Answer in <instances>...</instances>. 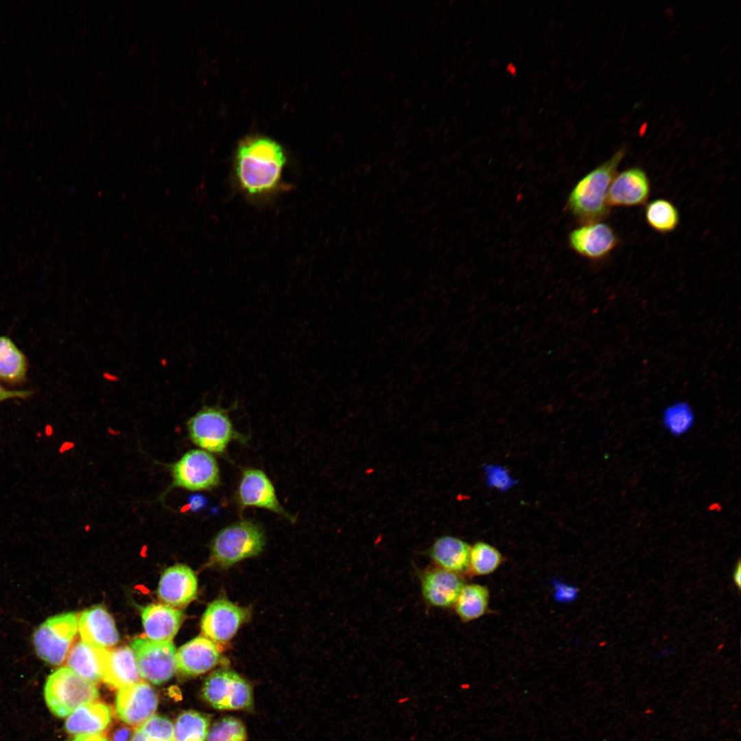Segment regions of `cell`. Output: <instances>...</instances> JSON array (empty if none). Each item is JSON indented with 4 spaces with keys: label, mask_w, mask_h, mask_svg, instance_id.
<instances>
[{
    "label": "cell",
    "mask_w": 741,
    "mask_h": 741,
    "mask_svg": "<svg viewBox=\"0 0 741 741\" xmlns=\"http://www.w3.org/2000/svg\"><path fill=\"white\" fill-rule=\"evenodd\" d=\"M286 157L282 147L273 139L251 136L239 143L235 173L242 189L250 195H262L278 187Z\"/></svg>",
    "instance_id": "obj_1"
},
{
    "label": "cell",
    "mask_w": 741,
    "mask_h": 741,
    "mask_svg": "<svg viewBox=\"0 0 741 741\" xmlns=\"http://www.w3.org/2000/svg\"><path fill=\"white\" fill-rule=\"evenodd\" d=\"M626 148L618 150L610 158L584 176L572 189L567 207L580 222H600L610 211L608 191Z\"/></svg>",
    "instance_id": "obj_2"
},
{
    "label": "cell",
    "mask_w": 741,
    "mask_h": 741,
    "mask_svg": "<svg viewBox=\"0 0 741 741\" xmlns=\"http://www.w3.org/2000/svg\"><path fill=\"white\" fill-rule=\"evenodd\" d=\"M266 543L261 527L249 521H240L221 530L211 545L212 562L226 568L261 553Z\"/></svg>",
    "instance_id": "obj_3"
},
{
    "label": "cell",
    "mask_w": 741,
    "mask_h": 741,
    "mask_svg": "<svg viewBox=\"0 0 741 741\" xmlns=\"http://www.w3.org/2000/svg\"><path fill=\"white\" fill-rule=\"evenodd\" d=\"M46 703L59 718L68 716L80 706L95 701L99 696L95 686L68 667L51 673L44 687Z\"/></svg>",
    "instance_id": "obj_4"
},
{
    "label": "cell",
    "mask_w": 741,
    "mask_h": 741,
    "mask_svg": "<svg viewBox=\"0 0 741 741\" xmlns=\"http://www.w3.org/2000/svg\"><path fill=\"white\" fill-rule=\"evenodd\" d=\"M78 631V617L70 612L48 618L35 631L34 648L38 656L52 665L63 663Z\"/></svg>",
    "instance_id": "obj_5"
},
{
    "label": "cell",
    "mask_w": 741,
    "mask_h": 741,
    "mask_svg": "<svg viewBox=\"0 0 741 741\" xmlns=\"http://www.w3.org/2000/svg\"><path fill=\"white\" fill-rule=\"evenodd\" d=\"M191 440L208 451L222 454L237 436L228 411L219 405L203 406L187 421Z\"/></svg>",
    "instance_id": "obj_6"
},
{
    "label": "cell",
    "mask_w": 741,
    "mask_h": 741,
    "mask_svg": "<svg viewBox=\"0 0 741 741\" xmlns=\"http://www.w3.org/2000/svg\"><path fill=\"white\" fill-rule=\"evenodd\" d=\"M202 693L204 699L219 710L247 709L253 703L249 683L228 669H218L210 674L203 684Z\"/></svg>",
    "instance_id": "obj_7"
},
{
    "label": "cell",
    "mask_w": 741,
    "mask_h": 741,
    "mask_svg": "<svg viewBox=\"0 0 741 741\" xmlns=\"http://www.w3.org/2000/svg\"><path fill=\"white\" fill-rule=\"evenodd\" d=\"M141 677L158 685L170 679L176 671V650L172 642L138 637L132 643Z\"/></svg>",
    "instance_id": "obj_8"
},
{
    "label": "cell",
    "mask_w": 741,
    "mask_h": 741,
    "mask_svg": "<svg viewBox=\"0 0 741 741\" xmlns=\"http://www.w3.org/2000/svg\"><path fill=\"white\" fill-rule=\"evenodd\" d=\"M173 484L190 491L207 490L220 481L215 459L204 450L193 449L185 453L172 466Z\"/></svg>",
    "instance_id": "obj_9"
},
{
    "label": "cell",
    "mask_w": 741,
    "mask_h": 741,
    "mask_svg": "<svg viewBox=\"0 0 741 741\" xmlns=\"http://www.w3.org/2000/svg\"><path fill=\"white\" fill-rule=\"evenodd\" d=\"M250 615L247 608L237 606L225 598H218L208 606L202 615V633L215 644L227 642L249 619Z\"/></svg>",
    "instance_id": "obj_10"
},
{
    "label": "cell",
    "mask_w": 741,
    "mask_h": 741,
    "mask_svg": "<svg viewBox=\"0 0 741 741\" xmlns=\"http://www.w3.org/2000/svg\"><path fill=\"white\" fill-rule=\"evenodd\" d=\"M155 690L139 681L120 687L116 697V712L124 722L139 726L154 716L158 706Z\"/></svg>",
    "instance_id": "obj_11"
},
{
    "label": "cell",
    "mask_w": 741,
    "mask_h": 741,
    "mask_svg": "<svg viewBox=\"0 0 741 741\" xmlns=\"http://www.w3.org/2000/svg\"><path fill=\"white\" fill-rule=\"evenodd\" d=\"M571 248L590 259H600L618 246L620 239L614 229L601 222L585 224L573 230L568 237Z\"/></svg>",
    "instance_id": "obj_12"
},
{
    "label": "cell",
    "mask_w": 741,
    "mask_h": 741,
    "mask_svg": "<svg viewBox=\"0 0 741 741\" xmlns=\"http://www.w3.org/2000/svg\"><path fill=\"white\" fill-rule=\"evenodd\" d=\"M650 193V182L646 172L632 167L617 173L608 191L610 207H635L644 204Z\"/></svg>",
    "instance_id": "obj_13"
},
{
    "label": "cell",
    "mask_w": 741,
    "mask_h": 741,
    "mask_svg": "<svg viewBox=\"0 0 741 741\" xmlns=\"http://www.w3.org/2000/svg\"><path fill=\"white\" fill-rule=\"evenodd\" d=\"M237 495L240 504L244 506L266 508L292 521V517L279 502L272 482L259 469H248L244 471Z\"/></svg>",
    "instance_id": "obj_14"
},
{
    "label": "cell",
    "mask_w": 741,
    "mask_h": 741,
    "mask_svg": "<svg viewBox=\"0 0 741 741\" xmlns=\"http://www.w3.org/2000/svg\"><path fill=\"white\" fill-rule=\"evenodd\" d=\"M197 591L198 581L193 570L184 565H176L162 574L158 595L166 605L180 608L193 600Z\"/></svg>",
    "instance_id": "obj_15"
},
{
    "label": "cell",
    "mask_w": 741,
    "mask_h": 741,
    "mask_svg": "<svg viewBox=\"0 0 741 741\" xmlns=\"http://www.w3.org/2000/svg\"><path fill=\"white\" fill-rule=\"evenodd\" d=\"M222 659L217 644L204 636L197 637L176 652V670L186 676H198L217 666Z\"/></svg>",
    "instance_id": "obj_16"
},
{
    "label": "cell",
    "mask_w": 741,
    "mask_h": 741,
    "mask_svg": "<svg viewBox=\"0 0 741 741\" xmlns=\"http://www.w3.org/2000/svg\"><path fill=\"white\" fill-rule=\"evenodd\" d=\"M78 631L82 641L108 649L119 642V634L111 615L101 607L83 611L78 618Z\"/></svg>",
    "instance_id": "obj_17"
},
{
    "label": "cell",
    "mask_w": 741,
    "mask_h": 741,
    "mask_svg": "<svg viewBox=\"0 0 741 741\" xmlns=\"http://www.w3.org/2000/svg\"><path fill=\"white\" fill-rule=\"evenodd\" d=\"M141 615L146 637L156 641L172 642L183 619L180 610L161 604L143 607Z\"/></svg>",
    "instance_id": "obj_18"
},
{
    "label": "cell",
    "mask_w": 741,
    "mask_h": 741,
    "mask_svg": "<svg viewBox=\"0 0 741 741\" xmlns=\"http://www.w3.org/2000/svg\"><path fill=\"white\" fill-rule=\"evenodd\" d=\"M102 679L120 688L141 681L134 654L128 646L106 650L102 663Z\"/></svg>",
    "instance_id": "obj_19"
},
{
    "label": "cell",
    "mask_w": 741,
    "mask_h": 741,
    "mask_svg": "<svg viewBox=\"0 0 741 741\" xmlns=\"http://www.w3.org/2000/svg\"><path fill=\"white\" fill-rule=\"evenodd\" d=\"M464 583L457 574L442 568L427 572L422 578V591L427 602L446 607L455 603Z\"/></svg>",
    "instance_id": "obj_20"
},
{
    "label": "cell",
    "mask_w": 741,
    "mask_h": 741,
    "mask_svg": "<svg viewBox=\"0 0 741 741\" xmlns=\"http://www.w3.org/2000/svg\"><path fill=\"white\" fill-rule=\"evenodd\" d=\"M111 720L110 708L101 703L84 704L71 714L65 722V729L70 734L99 733L106 729Z\"/></svg>",
    "instance_id": "obj_21"
},
{
    "label": "cell",
    "mask_w": 741,
    "mask_h": 741,
    "mask_svg": "<svg viewBox=\"0 0 741 741\" xmlns=\"http://www.w3.org/2000/svg\"><path fill=\"white\" fill-rule=\"evenodd\" d=\"M106 648L84 641L78 642L69 650L67 667L91 683L102 679V663Z\"/></svg>",
    "instance_id": "obj_22"
},
{
    "label": "cell",
    "mask_w": 741,
    "mask_h": 741,
    "mask_svg": "<svg viewBox=\"0 0 741 741\" xmlns=\"http://www.w3.org/2000/svg\"><path fill=\"white\" fill-rule=\"evenodd\" d=\"M470 550V545L462 540L444 536L435 541L430 556L440 568L458 574L469 569Z\"/></svg>",
    "instance_id": "obj_23"
},
{
    "label": "cell",
    "mask_w": 741,
    "mask_h": 741,
    "mask_svg": "<svg viewBox=\"0 0 741 741\" xmlns=\"http://www.w3.org/2000/svg\"><path fill=\"white\" fill-rule=\"evenodd\" d=\"M27 362L24 354L6 336H0V379L21 384L25 378Z\"/></svg>",
    "instance_id": "obj_24"
},
{
    "label": "cell",
    "mask_w": 741,
    "mask_h": 741,
    "mask_svg": "<svg viewBox=\"0 0 741 741\" xmlns=\"http://www.w3.org/2000/svg\"><path fill=\"white\" fill-rule=\"evenodd\" d=\"M489 593L482 585L471 584L464 585L456 602V611L464 622H469L482 616L488 607Z\"/></svg>",
    "instance_id": "obj_25"
},
{
    "label": "cell",
    "mask_w": 741,
    "mask_h": 741,
    "mask_svg": "<svg viewBox=\"0 0 741 741\" xmlns=\"http://www.w3.org/2000/svg\"><path fill=\"white\" fill-rule=\"evenodd\" d=\"M644 215L647 224L660 233H671L679 224L680 215L677 208L666 199L658 198L648 202Z\"/></svg>",
    "instance_id": "obj_26"
},
{
    "label": "cell",
    "mask_w": 741,
    "mask_h": 741,
    "mask_svg": "<svg viewBox=\"0 0 741 741\" xmlns=\"http://www.w3.org/2000/svg\"><path fill=\"white\" fill-rule=\"evenodd\" d=\"M209 716L193 710L180 714L174 727V741H207Z\"/></svg>",
    "instance_id": "obj_27"
},
{
    "label": "cell",
    "mask_w": 741,
    "mask_h": 741,
    "mask_svg": "<svg viewBox=\"0 0 741 741\" xmlns=\"http://www.w3.org/2000/svg\"><path fill=\"white\" fill-rule=\"evenodd\" d=\"M502 560V555L495 548L478 542L471 548L469 569L476 575L489 574L499 566Z\"/></svg>",
    "instance_id": "obj_28"
},
{
    "label": "cell",
    "mask_w": 741,
    "mask_h": 741,
    "mask_svg": "<svg viewBox=\"0 0 741 741\" xmlns=\"http://www.w3.org/2000/svg\"><path fill=\"white\" fill-rule=\"evenodd\" d=\"M130 741H174V726L167 718L154 715L138 726Z\"/></svg>",
    "instance_id": "obj_29"
},
{
    "label": "cell",
    "mask_w": 741,
    "mask_h": 741,
    "mask_svg": "<svg viewBox=\"0 0 741 741\" xmlns=\"http://www.w3.org/2000/svg\"><path fill=\"white\" fill-rule=\"evenodd\" d=\"M663 423L668 432L676 436L687 432L694 422L692 408L685 402H677L665 409Z\"/></svg>",
    "instance_id": "obj_30"
},
{
    "label": "cell",
    "mask_w": 741,
    "mask_h": 741,
    "mask_svg": "<svg viewBox=\"0 0 741 741\" xmlns=\"http://www.w3.org/2000/svg\"><path fill=\"white\" fill-rule=\"evenodd\" d=\"M247 733L239 719L226 716L215 721L209 728L207 741H246Z\"/></svg>",
    "instance_id": "obj_31"
},
{
    "label": "cell",
    "mask_w": 741,
    "mask_h": 741,
    "mask_svg": "<svg viewBox=\"0 0 741 741\" xmlns=\"http://www.w3.org/2000/svg\"><path fill=\"white\" fill-rule=\"evenodd\" d=\"M132 735L130 727L121 725L110 731L109 739L110 741H130Z\"/></svg>",
    "instance_id": "obj_32"
},
{
    "label": "cell",
    "mask_w": 741,
    "mask_h": 741,
    "mask_svg": "<svg viewBox=\"0 0 741 741\" xmlns=\"http://www.w3.org/2000/svg\"><path fill=\"white\" fill-rule=\"evenodd\" d=\"M31 395L32 392L29 390H10L0 385V402L13 398L25 399Z\"/></svg>",
    "instance_id": "obj_33"
},
{
    "label": "cell",
    "mask_w": 741,
    "mask_h": 741,
    "mask_svg": "<svg viewBox=\"0 0 741 741\" xmlns=\"http://www.w3.org/2000/svg\"><path fill=\"white\" fill-rule=\"evenodd\" d=\"M207 503L206 497L200 494H194L189 497L187 507L191 511H198L203 508Z\"/></svg>",
    "instance_id": "obj_34"
},
{
    "label": "cell",
    "mask_w": 741,
    "mask_h": 741,
    "mask_svg": "<svg viewBox=\"0 0 741 741\" xmlns=\"http://www.w3.org/2000/svg\"><path fill=\"white\" fill-rule=\"evenodd\" d=\"M493 470L494 471L493 472H492V476H494V478L491 479L495 483V485L499 487L506 485L504 482H506L509 480L508 476H507L506 473H504V471H501L499 469H493Z\"/></svg>",
    "instance_id": "obj_35"
},
{
    "label": "cell",
    "mask_w": 741,
    "mask_h": 741,
    "mask_svg": "<svg viewBox=\"0 0 741 741\" xmlns=\"http://www.w3.org/2000/svg\"><path fill=\"white\" fill-rule=\"evenodd\" d=\"M71 741H108L106 738L99 733L83 734L76 736Z\"/></svg>",
    "instance_id": "obj_36"
},
{
    "label": "cell",
    "mask_w": 741,
    "mask_h": 741,
    "mask_svg": "<svg viewBox=\"0 0 741 741\" xmlns=\"http://www.w3.org/2000/svg\"><path fill=\"white\" fill-rule=\"evenodd\" d=\"M733 578L737 587L740 589L741 585V565L740 560L738 561L735 567L733 574Z\"/></svg>",
    "instance_id": "obj_37"
}]
</instances>
